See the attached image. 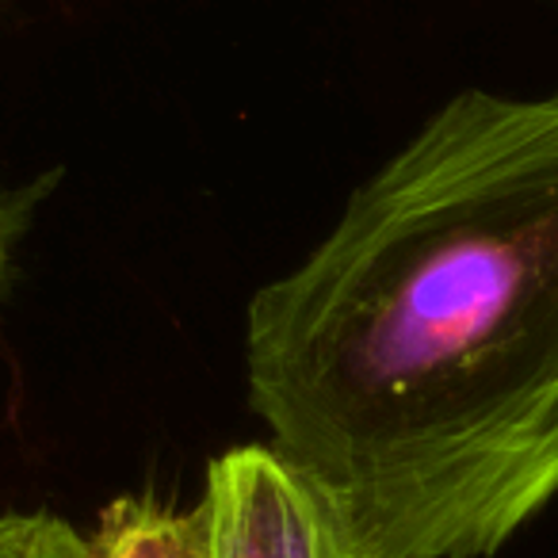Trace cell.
Listing matches in <instances>:
<instances>
[{"label": "cell", "mask_w": 558, "mask_h": 558, "mask_svg": "<svg viewBox=\"0 0 558 558\" xmlns=\"http://www.w3.org/2000/svg\"><path fill=\"white\" fill-rule=\"evenodd\" d=\"M245 395L372 558H489L558 497V93L463 88L245 311Z\"/></svg>", "instance_id": "1"}, {"label": "cell", "mask_w": 558, "mask_h": 558, "mask_svg": "<svg viewBox=\"0 0 558 558\" xmlns=\"http://www.w3.org/2000/svg\"><path fill=\"white\" fill-rule=\"evenodd\" d=\"M93 558H207L203 512H180L154 494H123L104 505L93 535Z\"/></svg>", "instance_id": "3"}, {"label": "cell", "mask_w": 558, "mask_h": 558, "mask_svg": "<svg viewBox=\"0 0 558 558\" xmlns=\"http://www.w3.org/2000/svg\"><path fill=\"white\" fill-rule=\"evenodd\" d=\"M199 512L207 558H372L337 505L271 444L210 459Z\"/></svg>", "instance_id": "2"}, {"label": "cell", "mask_w": 558, "mask_h": 558, "mask_svg": "<svg viewBox=\"0 0 558 558\" xmlns=\"http://www.w3.org/2000/svg\"><path fill=\"white\" fill-rule=\"evenodd\" d=\"M0 558H93V543L58 512H4Z\"/></svg>", "instance_id": "4"}]
</instances>
